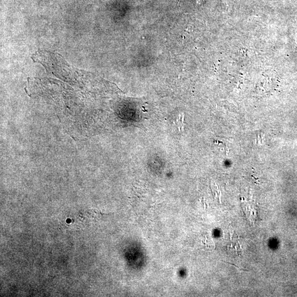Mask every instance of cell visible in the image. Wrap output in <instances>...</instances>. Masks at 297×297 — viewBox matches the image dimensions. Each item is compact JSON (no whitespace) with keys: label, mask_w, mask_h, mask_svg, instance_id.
I'll return each mask as SVG.
<instances>
[{"label":"cell","mask_w":297,"mask_h":297,"mask_svg":"<svg viewBox=\"0 0 297 297\" xmlns=\"http://www.w3.org/2000/svg\"><path fill=\"white\" fill-rule=\"evenodd\" d=\"M227 262V264H231V265H233V266H235L236 267H237V268H239V270H243V271H248V270H245V269H243V268H240V267H239L237 266H236V265H235V264H231V263H229V262Z\"/></svg>","instance_id":"cell-2"},{"label":"cell","mask_w":297,"mask_h":297,"mask_svg":"<svg viewBox=\"0 0 297 297\" xmlns=\"http://www.w3.org/2000/svg\"><path fill=\"white\" fill-rule=\"evenodd\" d=\"M183 120H184V117H179V118L177 120V124H178V127L179 130H180L181 127H183Z\"/></svg>","instance_id":"cell-1"}]
</instances>
